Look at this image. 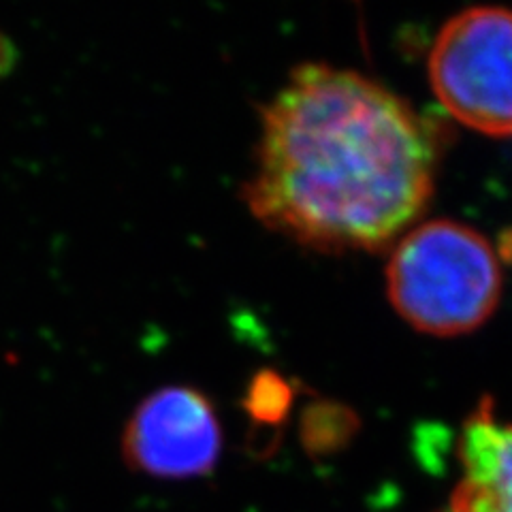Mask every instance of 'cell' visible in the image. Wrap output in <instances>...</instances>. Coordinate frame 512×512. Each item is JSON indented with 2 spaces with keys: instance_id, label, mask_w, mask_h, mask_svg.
<instances>
[{
  "instance_id": "1",
  "label": "cell",
  "mask_w": 512,
  "mask_h": 512,
  "mask_svg": "<svg viewBox=\"0 0 512 512\" xmlns=\"http://www.w3.org/2000/svg\"><path fill=\"white\" fill-rule=\"evenodd\" d=\"M436 135L355 71L303 64L263 107L244 201L256 220L316 250H380L434 192Z\"/></svg>"
},
{
  "instance_id": "2",
  "label": "cell",
  "mask_w": 512,
  "mask_h": 512,
  "mask_svg": "<svg viewBox=\"0 0 512 512\" xmlns=\"http://www.w3.org/2000/svg\"><path fill=\"white\" fill-rule=\"evenodd\" d=\"M387 288L412 327L444 338L468 333L493 314L502 269L485 235L453 220H431L395 246Z\"/></svg>"
},
{
  "instance_id": "3",
  "label": "cell",
  "mask_w": 512,
  "mask_h": 512,
  "mask_svg": "<svg viewBox=\"0 0 512 512\" xmlns=\"http://www.w3.org/2000/svg\"><path fill=\"white\" fill-rule=\"evenodd\" d=\"M429 82L444 109L478 133L512 135V9L472 7L431 47Z\"/></svg>"
},
{
  "instance_id": "4",
  "label": "cell",
  "mask_w": 512,
  "mask_h": 512,
  "mask_svg": "<svg viewBox=\"0 0 512 512\" xmlns=\"http://www.w3.org/2000/svg\"><path fill=\"white\" fill-rule=\"evenodd\" d=\"M222 427L212 399L188 384L150 393L122 434V457L135 472L184 480L207 476L220 459Z\"/></svg>"
},
{
  "instance_id": "5",
  "label": "cell",
  "mask_w": 512,
  "mask_h": 512,
  "mask_svg": "<svg viewBox=\"0 0 512 512\" xmlns=\"http://www.w3.org/2000/svg\"><path fill=\"white\" fill-rule=\"evenodd\" d=\"M461 480L442 512H512V425L483 402L463 425Z\"/></svg>"
},
{
  "instance_id": "6",
  "label": "cell",
  "mask_w": 512,
  "mask_h": 512,
  "mask_svg": "<svg viewBox=\"0 0 512 512\" xmlns=\"http://www.w3.org/2000/svg\"><path fill=\"white\" fill-rule=\"evenodd\" d=\"M286 387L280 378L271 374L256 376L250 395H248V408L250 412L261 421H276L284 412L286 406Z\"/></svg>"
}]
</instances>
